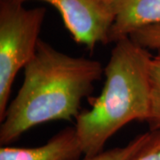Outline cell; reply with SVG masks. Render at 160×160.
I'll return each instance as SVG.
<instances>
[{
    "label": "cell",
    "mask_w": 160,
    "mask_h": 160,
    "mask_svg": "<svg viewBox=\"0 0 160 160\" xmlns=\"http://www.w3.org/2000/svg\"><path fill=\"white\" fill-rule=\"evenodd\" d=\"M84 156L75 127H66L35 148L1 146L0 160H78Z\"/></svg>",
    "instance_id": "6"
},
{
    "label": "cell",
    "mask_w": 160,
    "mask_h": 160,
    "mask_svg": "<svg viewBox=\"0 0 160 160\" xmlns=\"http://www.w3.org/2000/svg\"><path fill=\"white\" fill-rule=\"evenodd\" d=\"M115 16L110 43L129 37L135 30L160 24V0H106Z\"/></svg>",
    "instance_id": "5"
},
{
    "label": "cell",
    "mask_w": 160,
    "mask_h": 160,
    "mask_svg": "<svg viewBox=\"0 0 160 160\" xmlns=\"http://www.w3.org/2000/svg\"><path fill=\"white\" fill-rule=\"evenodd\" d=\"M23 70L22 85L0 121L1 146L41 124L76 118L83 99L104 74L99 61L66 54L41 38Z\"/></svg>",
    "instance_id": "1"
},
{
    "label": "cell",
    "mask_w": 160,
    "mask_h": 160,
    "mask_svg": "<svg viewBox=\"0 0 160 160\" xmlns=\"http://www.w3.org/2000/svg\"><path fill=\"white\" fill-rule=\"evenodd\" d=\"M131 160H160V130L150 131L148 141Z\"/></svg>",
    "instance_id": "10"
},
{
    "label": "cell",
    "mask_w": 160,
    "mask_h": 160,
    "mask_svg": "<svg viewBox=\"0 0 160 160\" xmlns=\"http://www.w3.org/2000/svg\"><path fill=\"white\" fill-rule=\"evenodd\" d=\"M152 54L126 37L115 42L104 68L105 83L92 109L80 111L75 129L84 156L103 151L109 138L132 121L149 114V64Z\"/></svg>",
    "instance_id": "2"
},
{
    "label": "cell",
    "mask_w": 160,
    "mask_h": 160,
    "mask_svg": "<svg viewBox=\"0 0 160 160\" xmlns=\"http://www.w3.org/2000/svg\"><path fill=\"white\" fill-rule=\"evenodd\" d=\"M46 2L57 9L65 28L76 43L93 51L99 44L110 43L113 12L106 0H17Z\"/></svg>",
    "instance_id": "4"
},
{
    "label": "cell",
    "mask_w": 160,
    "mask_h": 160,
    "mask_svg": "<svg viewBox=\"0 0 160 160\" xmlns=\"http://www.w3.org/2000/svg\"><path fill=\"white\" fill-rule=\"evenodd\" d=\"M46 14L45 7L27 9L17 0H0V121L16 75L36 53Z\"/></svg>",
    "instance_id": "3"
},
{
    "label": "cell",
    "mask_w": 160,
    "mask_h": 160,
    "mask_svg": "<svg viewBox=\"0 0 160 160\" xmlns=\"http://www.w3.org/2000/svg\"><path fill=\"white\" fill-rule=\"evenodd\" d=\"M149 135L150 131L139 134L126 146L102 151L99 154L91 157L84 156V158L82 160H131L148 141Z\"/></svg>",
    "instance_id": "8"
},
{
    "label": "cell",
    "mask_w": 160,
    "mask_h": 160,
    "mask_svg": "<svg viewBox=\"0 0 160 160\" xmlns=\"http://www.w3.org/2000/svg\"><path fill=\"white\" fill-rule=\"evenodd\" d=\"M129 38L148 50L160 51V24L149 25L137 29Z\"/></svg>",
    "instance_id": "9"
},
{
    "label": "cell",
    "mask_w": 160,
    "mask_h": 160,
    "mask_svg": "<svg viewBox=\"0 0 160 160\" xmlns=\"http://www.w3.org/2000/svg\"><path fill=\"white\" fill-rule=\"evenodd\" d=\"M150 104L147 119L150 131L160 130V51L152 56L149 64Z\"/></svg>",
    "instance_id": "7"
}]
</instances>
